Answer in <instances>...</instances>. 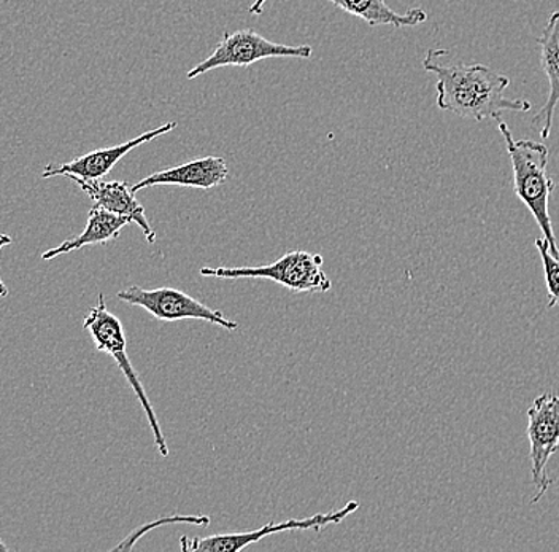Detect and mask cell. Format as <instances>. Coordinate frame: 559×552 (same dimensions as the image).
I'll list each match as a JSON object with an SVG mask.
<instances>
[{
    "label": "cell",
    "mask_w": 559,
    "mask_h": 552,
    "mask_svg": "<svg viewBox=\"0 0 559 552\" xmlns=\"http://www.w3.org/2000/svg\"><path fill=\"white\" fill-rule=\"evenodd\" d=\"M423 68L437 79V106L461 118L475 121L502 120V111H530L531 103L509 99V77L484 64H466L449 50L431 48Z\"/></svg>",
    "instance_id": "6da1fadb"
},
{
    "label": "cell",
    "mask_w": 559,
    "mask_h": 552,
    "mask_svg": "<svg viewBox=\"0 0 559 552\" xmlns=\"http://www.w3.org/2000/svg\"><path fill=\"white\" fill-rule=\"evenodd\" d=\"M498 124L507 153L512 161L513 190L539 226L548 243V249L554 257L559 258L557 236L550 216V197L557 185L547 174L548 149L539 142L516 141L504 121L499 120Z\"/></svg>",
    "instance_id": "7a4b0ae2"
},
{
    "label": "cell",
    "mask_w": 559,
    "mask_h": 552,
    "mask_svg": "<svg viewBox=\"0 0 559 552\" xmlns=\"http://www.w3.org/2000/svg\"><path fill=\"white\" fill-rule=\"evenodd\" d=\"M83 327L91 334V339H93L94 345H96V351L110 355L117 362L118 368L121 369L129 386L134 390L135 397L139 398L143 411H145L153 436H155L157 453L163 457L169 456V446H167L166 438H164L156 412L153 410L152 403H150L148 395L145 394L143 384L140 383L138 372H135L131 360H129L124 328H122L121 320L108 310L104 293H100L96 306L91 307L90 314L83 320Z\"/></svg>",
    "instance_id": "3957f363"
},
{
    "label": "cell",
    "mask_w": 559,
    "mask_h": 552,
    "mask_svg": "<svg viewBox=\"0 0 559 552\" xmlns=\"http://www.w3.org/2000/svg\"><path fill=\"white\" fill-rule=\"evenodd\" d=\"M323 257L310 251L293 250L275 263L254 268H201L204 278L267 279L296 293H326L331 281L323 271Z\"/></svg>",
    "instance_id": "277c9868"
},
{
    "label": "cell",
    "mask_w": 559,
    "mask_h": 552,
    "mask_svg": "<svg viewBox=\"0 0 559 552\" xmlns=\"http://www.w3.org/2000/svg\"><path fill=\"white\" fill-rule=\"evenodd\" d=\"M313 48L310 45H292L275 44L260 36L257 31L243 30L237 33H225L218 47L205 61L199 62L198 66L187 73L188 80L198 79L210 71L219 68H250L254 62L262 59L271 58H312Z\"/></svg>",
    "instance_id": "5b68a950"
},
{
    "label": "cell",
    "mask_w": 559,
    "mask_h": 552,
    "mask_svg": "<svg viewBox=\"0 0 559 552\" xmlns=\"http://www.w3.org/2000/svg\"><path fill=\"white\" fill-rule=\"evenodd\" d=\"M527 439H530L531 478L539 502L551 485L547 465L559 450V395L542 394L527 410Z\"/></svg>",
    "instance_id": "8992f818"
},
{
    "label": "cell",
    "mask_w": 559,
    "mask_h": 552,
    "mask_svg": "<svg viewBox=\"0 0 559 552\" xmlns=\"http://www.w3.org/2000/svg\"><path fill=\"white\" fill-rule=\"evenodd\" d=\"M117 296L121 302L143 307L160 321L202 320L218 325L227 331H236L239 328L237 321L227 319L219 310L212 309L187 293L169 286L146 290L131 285L118 292Z\"/></svg>",
    "instance_id": "52a82bcc"
},
{
    "label": "cell",
    "mask_w": 559,
    "mask_h": 552,
    "mask_svg": "<svg viewBox=\"0 0 559 552\" xmlns=\"http://www.w3.org/2000/svg\"><path fill=\"white\" fill-rule=\"evenodd\" d=\"M359 508V503L356 500L348 502L344 508L335 509L331 513H318L312 517L306 519H288L283 522H271L267 526H262L261 529L251 530V532L240 533H225L212 535V537L194 538L188 540L187 537H181V550L187 551H204V552H237L242 551L250 544L258 543L262 538L269 535L280 532H292V530H321L324 527L332 526V524H341L352 516L356 509Z\"/></svg>",
    "instance_id": "ba28073f"
},
{
    "label": "cell",
    "mask_w": 559,
    "mask_h": 552,
    "mask_svg": "<svg viewBox=\"0 0 559 552\" xmlns=\"http://www.w3.org/2000/svg\"><path fill=\"white\" fill-rule=\"evenodd\" d=\"M175 128H177V124L169 121V124L152 129V131L143 132V134L131 139V141L120 143V145L108 146V149L93 150V152L69 161V163L61 164V166L48 164L44 173H41V177L51 178L62 176L68 178H82V180H100V178L110 174V171L114 169L129 152H132V150L138 149L140 145H145L146 142L155 141L159 136L169 134Z\"/></svg>",
    "instance_id": "9c48e42d"
},
{
    "label": "cell",
    "mask_w": 559,
    "mask_h": 552,
    "mask_svg": "<svg viewBox=\"0 0 559 552\" xmlns=\"http://www.w3.org/2000/svg\"><path fill=\"white\" fill-rule=\"evenodd\" d=\"M70 180L85 191L94 205L111 214L128 216L132 223L139 225L150 244L155 243V230L150 225L145 209L135 198V191L128 181L82 180V178H70Z\"/></svg>",
    "instance_id": "30bf717a"
},
{
    "label": "cell",
    "mask_w": 559,
    "mask_h": 552,
    "mask_svg": "<svg viewBox=\"0 0 559 552\" xmlns=\"http://www.w3.org/2000/svg\"><path fill=\"white\" fill-rule=\"evenodd\" d=\"M229 176L226 161L218 156H205V158L192 160L190 163L170 167L166 171H157L152 176L142 178L139 184L132 185V190H143L148 187H160V185H175V187L210 188L218 187Z\"/></svg>",
    "instance_id": "8fae6325"
},
{
    "label": "cell",
    "mask_w": 559,
    "mask_h": 552,
    "mask_svg": "<svg viewBox=\"0 0 559 552\" xmlns=\"http://www.w3.org/2000/svg\"><path fill=\"white\" fill-rule=\"evenodd\" d=\"M537 44L540 47L542 71L547 77L550 91H548L544 107L534 117L533 124L539 126L540 138L548 139L551 126H554L555 110L559 103V10L545 24L544 33L537 38Z\"/></svg>",
    "instance_id": "7c38bea8"
},
{
    "label": "cell",
    "mask_w": 559,
    "mask_h": 552,
    "mask_svg": "<svg viewBox=\"0 0 559 552\" xmlns=\"http://www.w3.org/2000/svg\"><path fill=\"white\" fill-rule=\"evenodd\" d=\"M129 223H132V220L128 216L111 214L103 208L93 205L90 215H87L86 228L83 230V233L72 237V239L64 240L58 247L45 251V254H41V260L51 261L61 257V255L83 249L86 246H105V244L117 239L122 228H126Z\"/></svg>",
    "instance_id": "4fadbf2b"
},
{
    "label": "cell",
    "mask_w": 559,
    "mask_h": 552,
    "mask_svg": "<svg viewBox=\"0 0 559 552\" xmlns=\"http://www.w3.org/2000/svg\"><path fill=\"white\" fill-rule=\"evenodd\" d=\"M337 9L344 10L356 19L366 21L369 26L414 27L428 20V13L421 9H411L397 13L384 0H326Z\"/></svg>",
    "instance_id": "5bb4252c"
},
{
    "label": "cell",
    "mask_w": 559,
    "mask_h": 552,
    "mask_svg": "<svg viewBox=\"0 0 559 552\" xmlns=\"http://www.w3.org/2000/svg\"><path fill=\"white\" fill-rule=\"evenodd\" d=\"M536 247L544 267L545 285L548 293V309L559 307V258L554 257L545 239H536Z\"/></svg>",
    "instance_id": "9a60e30c"
},
{
    "label": "cell",
    "mask_w": 559,
    "mask_h": 552,
    "mask_svg": "<svg viewBox=\"0 0 559 552\" xmlns=\"http://www.w3.org/2000/svg\"><path fill=\"white\" fill-rule=\"evenodd\" d=\"M192 524V526L199 527H207L210 524L209 516H167L163 517V519H157L155 522L146 524V526L140 527V529L134 530L124 541H121L118 547H115V551H128L134 548V544L138 543L139 538H142L143 535L150 532V530L157 529L159 526H166V524Z\"/></svg>",
    "instance_id": "2e32d148"
},
{
    "label": "cell",
    "mask_w": 559,
    "mask_h": 552,
    "mask_svg": "<svg viewBox=\"0 0 559 552\" xmlns=\"http://www.w3.org/2000/svg\"><path fill=\"white\" fill-rule=\"evenodd\" d=\"M265 2H267V0H254L253 5L250 7L251 15H261Z\"/></svg>",
    "instance_id": "e0dca14e"
},
{
    "label": "cell",
    "mask_w": 559,
    "mask_h": 552,
    "mask_svg": "<svg viewBox=\"0 0 559 552\" xmlns=\"http://www.w3.org/2000/svg\"><path fill=\"white\" fill-rule=\"evenodd\" d=\"M12 243L13 239L9 234H0V251H2L3 247L10 246Z\"/></svg>",
    "instance_id": "ac0fdd59"
},
{
    "label": "cell",
    "mask_w": 559,
    "mask_h": 552,
    "mask_svg": "<svg viewBox=\"0 0 559 552\" xmlns=\"http://www.w3.org/2000/svg\"><path fill=\"white\" fill-rule=\"evenodd\" d=\"M7 295H9V290H7V286L3 285L2 281H0V296H2V298H5Z\"/></svg>",
    "instance_id": "d6986e66"
},
{
    "label": "cell",
    "mask_w": 559,
    "mask_h": 552,
    "mask_svg": "<svg viewBox=\"0 0 559 552\" xmlns=\"http://www.w3.org/2000/svg\"><path fill=\"white\" fill-rule=\"evenodd\" d=\"M0 552H9V547L3 543L2 537H0Z\"/></svg>",
    "instance_id": "ffe728a7"
}]
</instances>
